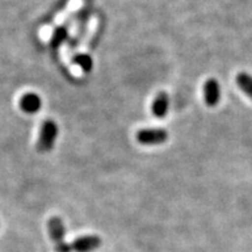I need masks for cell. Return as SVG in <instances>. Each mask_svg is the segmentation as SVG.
I'll use <instances>...</instances> for the list:
<instances>
[{"label": "cell", "instance_id": "cell-1", "mask_svg": "<svg viewBox=\"0 0 252 252\" xmlns=\"http://www.w3.org/2000/svg\"><path fill=\"white\" fill-rule=\"evenodd\" d=\"M82 5H83V1H82V0H70L69 4L67 5V7L56 15L54 21H53L52 24L46 25V26L41 28L39 33L40 39L42 40L43 42H48V41L52 39L53 34H54L55 28L64 24L72 14H75V12H77L78 9L82 7Z\"/></svg>", "mask_w": 252, "mask_h": 252}, {"label": "cell", "instance_id": "cell-2", "mask_svg": "<svg viewBox=\"0 0 252 252\" xmlns=\"http://www.w3.org/2000/svg\"><path fill=\"white\" fill-rule=\"evenodd\" d=\"M56 137H58V125L50 119L45 121L41 127L39 140H37V150L40 152H48L54 145Z\"/></svg>", "mask_w": 252, "mask_h": 252}, {"label": "cell", "instance_id": "cell-3", "mask_svg": "<svg viewBox=\"0 0 252 252\" xmlns=\"http://www.w3.org/2000/svg\"><path fill=\"white\" fill-rule=\"evenodd\" d=\"M169 134L165 128H144L137 133L138 143L143 145H159L166 143Z\"/></svg>", "mask_w": 252, "mask_h": 252}, {"label": "cell", "instance_id": "cell-4", "mask_svg": "<svg viewBox=\"0 0 252 252\" xmlns=\"http://www.w3.org/2000/svg\"><path fill=\"white\" fill-rule=\"evenodd\" d=\"M98 26H99L98 18L97 17L91 18L89 20V23H88V25H87L86 32H84V34L82 35L80 42H78V45H77L78 54L80 55L87 54L91 41H93L94 35H96V32H97V30H98Z\"/></svg>", "mask_w": 252, "mask_h": 252}, {"label": "cell", "instance_id": "cell-5", "mask_svg": "<svg viewBox=\"0 0 252 252\" xmlns=\"http://www.w3.org/2000/svg\"><path fill=\"white\" fill-rule=\"evenodd\" d=\"M60 56H61L62 62L64 63L65 67L69 69V71H70L72 76L76 78H81L83 76V70H82V68L76 62H74V60H72V58H74V56H72V50L68 42L61 43V46H60Z\"/></svg>", "mask_w": 252, "mask_h": 252}, {"label": "cell", "instance_id": "cell-6", "mask_svg": "<svg viewBox=\"0 0 252 252\" xmlns=\"http://www.w3.org/2000/svg\"><path fill=\"white\" fill-rule=\"evenodd\" d=\"M102 244V241L98 236L89 235V236H82L72 241L70 244L71 250L75 252H91L98 249Z\"/></svg>", "mask_w": 252, "mask_h": 252}, {"label": "cell", "instance_id": "cell-7", "mask_svg": "<svg viewBox=\"0 0 252 252\" xmlns=\"http://www.w3.org/2000/svg\"><path fill=\"white\" fill-rule=\"evenodd\" d=\"M203 94L207 105L210 106V108L216 106L220 98V88L217 80H215V78H209V80L206 81L203 87Z\"/></svg>", "mask_w": 252, "mask_h": 252}, {"label": "cell", "instance_id": "cell-8", "mask_svg": "<svg viewBox=\"0 0 252 252\" xmlns=\"http://www.w3.org/2000/svg\"><path fill=\"white\" fill-rule=\"evenodd\" d=\"M48 230L50 238L54 242V245H58L64 242L65 228L61 219H59V217H53V219H50L48 222Z\"/></svg>", "mask_w": 252, "mask_h": 252}, {"label": "cell", "instance_id": "cell-9", "mask_svg": "<svg viewBox=\"0 0 252 252\" xmlns=\"http://www.w3.org/2000/svg\"><path fill=\"white\" fill-rule=\"evenodd\" d=\"M169 108V97L165 91H161L157 94L156 99L152 104V112L158 118H163L167 115Z\"/></svg>", "mask_w": 252, "mask_h": 252}, {"label": "cell", "instance_id": "cell-10", "mask_svg": "<svg viewBox=\"0 0 252 252\" xmlns=\"http://www.w3.org/2000/svg\"><path fill=\"white\" fill-rule=\"evenodd\" d=\"M20 106L25 112L35 113L41 108V99L35 94H27L21 98Z\"/></svg>", "mask_w": 252, "mask_h": 252}, {"label": "cell", "instance_id": "cell-11", "mask_svg": "<svg viewBox=\"0 0 252 252\" xmlns=\"http://www.w3.org/2000/svg\"><path fill=\"white\" fill-rule=\"evenodd\" d=\"M236 82L243 93L252 99V76L248 72H239L236 77Z\"/></svg>", "mask_w": 252, "mask_h": 252}, {"label": "cell", "instance_id": "cell-12", "mask_svg": "<svg viewBox=\"0 0 252 252\" xmlns=\"http://www.w3.org/2000/svg\"><path fill=\"white\" fill-rule=\"evenodd\" d=\"M77 62H78V65L82 68V70L84 71H89L91 67H93V60H91L90 56H88L87 54L78 55Z\"/></svg>", "mask_w": 252, "mask_h": 252}, {"label": "cell", "instance_id": "cell-13", "mask_svg": "<svg viewBox=\"0 0 252 252\" xmlns=\"http://www.w3.org/2000/svg\"><path fill=\"white\" fill-rule=\"evenodd\" d=\"M70 251H71V247L67 243V242H63V243L55 245V252H70Z\"/></svg>", "mask_w": 252, "mask_h": 252}, {"label": "cell", "instance_id": "cell-14", "mask_svg": "<svg viewBox=\"0 0 252 252\" xmlns=\"http://www.w3.org/2000/svg\"><path fill=\"white\" fill-rule=\"evenodd\" d=\"M80 24H81V21L77 20V21H75V23L70 26V30H69V34H70L71 36H76L78 28H80Z\"/></svg>", "mask_w": 252, "mask_h": 252}]
</instances>
